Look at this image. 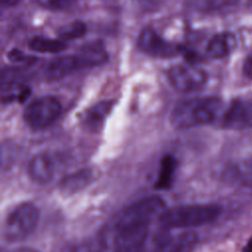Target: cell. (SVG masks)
Instances as JSON below:
<instances>
[{
  "mask_svg": "<svg viewBox=\"0 0 252 252\" xmlns=\"http://www.w3.org/2000/svg\"><path fill=\"white\" fill-rule=\"evenodd\" d=\"M166 211L165 201L158 197H146L120 211L110 221L113 227L125 230L150 229L151 223Z\"/></svg>",
  "mask_w": 252,
  "mask_h": 252,
  "instance_id": "obj_2",
  "label": "cell"
},
{
  "mask_svg": "<svg viewBox=\"0 0 252 252\" xmlns=\"http://www.w3.org/2000/svg\"><path fill=\"white\" fill-rule=\"evenodd\" d=\"M81 69L82 66L75 53L59 56L51 60L46 68V74L50 80H58Z\"/></svg>",
  "mask_w": 252,
  "mask_h": 252,
  "instance_id": "obj_12",
  "label": "cell"
},
{
  "mask_svg": "<svg viewBox=\"0 0 252 252\" xmlns=\"http://www.w3.org/2000/svg\"><path fill=\"white\" fill-rule=\"evenodd\" d=\"M235 41L232 35L227 33L218 34L209 41L206 52L212 58H223L232 50Z\"/></svg>",
  "mask_w": 252,
  "mask_h": 252,
  "instance_id": "obj_14",
  "label": "cell"
},
{
  "mask_svg": "<svg viewBox=\"0 0 252 252\" xmlns=\"http://www.w3.org/2000/svg\"><path fill=\"white\" fill-rule=\"evenodd\" d=\"M231 174L238 182H241L244 185H252V160L237 165L233 168Z\"/></svg>",
  "mask_w": 252,
  "mask_h": 252,
  "instance_id": "obj_19",
  "label": "cell"
},
{
  "mask_svg": "<svg viewBox=\"0 0 252 252\" xmlns=\"http://www.w3.org/2000/svg\"><path fill=\"white\" fill-rule=\"evenodd\" d=\"M177 163L176 160L171 156L166 155L161 161L160 164V170H159V176L156 180L155 187L157 189H167L172 184L175 173L176 171Z\"/></svg>",
  "mask_w": 252,
  "mask_h": 252,
  "instance_id": "obj_16",
  "label": "cell"
},
{
  "mask_svg": "<svg viewBox=\"0 0 252 252\" xmlns=\"http://www.w3.org/2000/svg\"><path fill=\"white\" fill-rule=\"evenodd\" d=\"M20 0H0V3L3 8H9L17 5Z\"/></svg>",
  "mask_w": 252,
  "mask_h": 252,
  "instance_id": "obj_23",
  "label": "cell"
},
{
  "mask_svg": "<svg viewBox=\"0 0 252 252\" xmlns=\"http://www.w3.org/2000/svg\"><path fill=\"white\" fill-rule=\"evenodd\" d=\"M223 126L232 130H243L252 127V102L233 101L224 114Z\"/></svg>",
  "mask_w": 252,
  "mask_h": 252,
  "instance_id": "obj_8",
  "label": "cell"
},
{
  "mask_svg": "<svg viewBox=\"0 0 252 252\" xmlns=\"http://www.w3.org/2000/svg\"><path fill=\"white\" fill-rule=\"evenodd\" d=\"M168 79L176 90L193 92L204 87L207 82V74L204 70L189 63H180L169 69Z\"/></svg>",
  "mask_w": 252,
  "mask_h": 252,
  "instance_id": "obj_6",
  "label": "cell"
},
{
  "mask_svg": "<svg viewBox=\"0 0 252 252\" xmlns=\"http://www.w3.org/2000/svg\"><path fill=\"white\" fill-rule=\"evenodd\" d=\"M241 252H252V237L248 240L246 246L242 249Z\"/></svg>",
  "mask_w": 252,
  "mask_h": 252,
  "instance_id": "obj_25",
  "label": "cell"
},
{
  "mask_svg": "<svg viewBox=\"0 0 252 252\" xmlns=\"http://www.w3.org/2000/svg\"><path fill=\"white\" fill-rule=\"evenodd\" d=\"M60 101L50 96L42 97L32 101L24 111L26 123L33 129H45L61 114Z\"/></svg>",
  "mask_w": 252,
  "mask_h": 252,
  "instance_id": "obj_5",
  "label": "cell"
},
{
  "mask_svg": "<svg viewBox=\"0 0 252 252\" xmlns=\"http://www.w3.org/2000/svg\"><path fill=\"white\" fill-rule=\"evenodd\" d=\"M93 180V173L89 170H83L66 176L60 183L62 192L74 194L89 185Z\"/></svg>",
  "mask_w": 252,
  "mask_h": 252,
  "instance_id": "obj_15",
  "label": "cell"
},
{
  "mask_svg": "<svg viewBox=\"0 0 252 252\" xmlns=\"http://www.w3.org/2000/svg\"><path fill=\"white\" fill-rule=\"evenodd\" d=\"M8 57L11 61L15 63H22V64H32L37 61V57L33 55H29L24 53L19 50H12L8 53Z\"/></svg>",
  "mask_w": 252,
  "mask_h": 252,
  "instance_id": "obj_21",
  "label": "cell"
},
{
  "mask_svg": "<svg viewBox=\"0 0 252 252\" xmlns=\"http://www.w3.org/2000/svg\"><path fill=\"white\" fill-rule=\"evenodd\" d=\"M222 214L217 205H183L166 210L159 222L170 228H193L215 222Z\"/></svg>",
  "mask_w": 252,
  "mask_h": 252,
  "instance_id": "obj_3",
  "label": "cell"
},
{
  "mask_svg": "<svg viewBox=\"0 0 252 252\" xmlns=\"http://www.w3.org/2000/svg\"><path fill=\"white\" fill-rule=\"evenodd\" d=\"M12 252H40V251H38L34 248H30V247H21V248L13 250Z\"/></svg>",
  "mask_w": 252,
  "mask_h": 252,
  "instance_id": "obj_24",
  "label": "cell"
},
{
  "mask_svg": "<svg viewBox=\"0 0 252 252\" xmlns=\"http://www.w3.org/2000/svg\"><path fill=\"white\" fill-rule=\"evenodd\" d=\"M87 32V26L81 21H74L65 26H62L58 31V37L63 41L76 40L82 38Z\"/></svg>",
  "mask_w": 252,
  "mask_h": 252,
  "instance_id": "obj_18",
  "label": "cell"
},
{
  "mask_svg": "<svg viewBox=\"0 0 252 252\" xmlns=\"http://www.w3.org/2000/svg\"><path fill=\"white\" fill-rule=\"evenodd\" d=\"M197 242V233L193 230H185L164 241L157 252H191Z\"/></svg>",
  "mask_w": 252,
  "mask_h": 252,
  "instance_id": "obj_13",
  "label": "cell"
},
{
  "mask_svg": "<svg viewBox=\"0 0 252 252\" xmlns=\"http://www.w3.org/2000/svg\"><path fill=\"white\" fill-rule=\"evenodd\" d=\"M243 72L248 78L252 79V53H250L244 61Z\"/></svg>",
  "mask_w": 252,
  "mask_h": 252,
  "instance_id": "obj_22",
  "label": "cell"
},
{
  "mask_svg": "<svg viewBox=\"0 0 252 252\" xmlns=\"http://www.w3.org/2000/svg\"><path fill=\"white\" fill-rule=\"evenodd\" d=\"M217 98H194L180 101L172 110L170 122L176 129H186L212 123L221 109Z\"/></svg>",
  "mask_w": 252,
  "mask_h": 252,
  "instance_id": "obj_1",
  "label": "cell"
},
{
  "mask_svg": "<svg viewBox=\"0 0 252 252\" xmlns=\"http://www.w3.org/2000/svg\"><path fill=\"white\" fill-rule=\"evenodd\" d=\"M29 49L40 53H59L67 49V45L62 40L35 37L29 42Z\"/></svg>",
  "mask_w": 252,
  "mask_h": 252,
  "instance_id": "obj_17",
  "label": "cell"
},
{
  "mask_svg": "<svg viewBox=\"0 0 252 252\" xmlns=\"http://www.w3.org/2000/svg\"><path fill=\"white\" fill-rule=\"evenodd\" d=\"M82 69L100 66L108 60V54L101 42H92L80 49L76 53Z\"/></svg>",
  "mask_w": 252,
  "mask_h": 252,
  "instance_id": "obj_10",
  "label": "cell"
},
{
  "mask_svg": "<svg viewBox=\"0 0 252 252\" xmlns=\"http://www.w3.org/2000/svg\"><path fill=\"white\" fill-rule=\"evenodd\" d=\"M77 0H38V3L51 11H63L71 8Z\"/></svg>",
  "mask_w": 252,
  "mask_h": 252,
  "instance_id": "obj_20",
  "label": "cell"
},
{
  "mask_svg": "<svg viewBox=\"0 0 252 252\" xmlns=\"http://www.w3.org/2000/svg\"><path fill=\"white\" fill-rule=\"evenodd\" d=\"M138 47L146 54L156 58H171L181 52L178 46L166 41L154 29L145 28L138 37Z\"/></svg>",
  "mask_w": 252,
  "mask_h": 252,
  "instance_id": "obj_7",
  "label": "cell"
},
{
  "mask_svg": "<svg viewBox=\"0 0 252 252\" xmlns=\"http://www.w3.org/2000/svg\"><path fill=\"white\" fill-rule=\"evenodd\" d=\"M39 221L40 213L34 204H20L9 214L5 221L4 236L11 242L23 241L35 231Z\"/></svg>",
  "mask_w": 252,
  "mask_h": 252,
  "instance_id": "obj_4",
  "label": "cell"
},
{
  "mask_svg": "<svg viewBox=\"0 0 252 252\" xmlns=\"http://www.w3.org/2000/svg\"><path fill=\"white\" fill-rule=\"evenodd\" d=\"M28 173L34 182L47 185L52 181L54 176L55 166L53 160L48 154H38L31 160Z\"/></svg>",
  "mask_w": 252,
  "mask_h": 252,
  "instance_id": "obj_9",
  "label": "cell"
},
{
  "mask_svg": "<svg viewBox=\"0 0 252 252\" xmlns=\"http://www.w3.org/2000/svg\"><path fill=\"white\" fill-rule=\"evenodd\" d=\"M113 103L114 102L112 101L106 100L99 101L95 105L90 107L86 111L82 119V124L84 127L89 131H100L113 106Z\"/></svg>",
  "mask_w": 252,
  "mask_h": 252,
  "instance_id": "obj_11",
  "label": "cell"
}]
</instances>
